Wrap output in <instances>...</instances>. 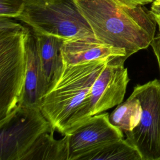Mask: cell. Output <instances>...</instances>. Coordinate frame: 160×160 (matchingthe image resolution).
Returning <instances> with one entry per match:
<instances>
[{
	"mask_svg": "<svg viewBox=\"0 0 160 160\" xmlns=\"http://www.w3.org/2000/svg\"><path fill=\"white\" fill-rule=\"evenodd\" d=\"M95 38L129 58L151 46L157 24L150 10L128 0H77Z\"/></svg>",
	"mask_w": 160,
	"mask_h": 160,
	"instance_id": "6da1fadb",
	"label": "cell"
},
{
	"mask_svg": "<svg viewBox=\"0 0 160 160\" xmlns=\"http://www.w3.org/2000/svg\"><path fill=\"white\" fill-rule=\"evenodd\" d=\"M111 58L64 64L59 81L39 105L55 131L64 136L92 116L88 96L94 81Z\"/></svg>",
	"mask_w": 160,
	"mask_h": 160,
	"instance_id": "7a4b0ae2",
	"label": "cell"
},
{
	"mask_svg": "<svg viewBox=\"0 0 160 160\" xmlns=\"http://www.w3.org/2000/svg\"><path fill=\"white\" fill-rule=\"evenodd\" d=\"M30 29L0 17V121L20 101L26 69V41Z\"/></svg>",
	"mask_w": 160,
	"mask_h": 160,
	"instance_id": "3957f363",
	"label": "cell"
},
{
	"mask_svg": "<svg viewBox=\"0 0 160 160\" xmlns=\"http://www.w3.org/2000/svg\"><path fill=\"white\" fill-rule=\"evenodd\" d=\"M16 19L35 33L64 40L95 37L77 0H26L23 11Z\"/></svg>",
	"mask_w": 160,
	"mask_h": 160,
	"instance_id": "277c9868",
	"label": "cell"
},
{
	"mask_svg": "<svg viewBox=\"0 0 160 160\" xmlns=\"http://www.w3.org/2000/svg\"><path fill=\"white\" fill-rule=\"evenodd\" d=\"M51 127L39 107L18 105L0 121V160H21L39 136Z\"/></svg>",
	"mask_w": 160,
	"mask_h": 160,
	"instance_id": "5b68a950",
	"label": "cell"
},
{
	"mask_svg": "<svg viewBox=\"0 0 160 160\" xmlns=\"http://www.w3.org/2000/svg\"><path fill=\"white\" fill-rule=\"evenodd\" d=\"M131 94L140 101L142 114L139 124L125 132L126 139L142 160H160V80L138 84Z\"/></svg>",
	"mask_w": 160,
	"mask_h": 160,
	"instance_id": "8992f818",
	"label": "cell"
},
{
	"mask_svg": "<svg viewBox=\"0 0 160 160\" xmlns=\"http://www.w3.org/2000/svg\"><path fill=\"white\" fill-rule=\"evenodd\" d=\"M125 57L111 58L94 81L88 96L92 116L121 104L129 81Z\"/></svg>",
	"mask_w": 160,
	"mask_h": 160,
	"instance_id": "52a82bcc",
	"label": "cell"
},
{
	"mask_svg": "<svg viewBox=\"0 0 160 160\" xmlns=\"http://www.w3.org/2000/svg\"><path fill=\"white\" fill-rule=\"evenodd\" d=\"M108 112L94 115L66 134L68 160H79L84 155L123 139V132L109 121Z\"/></svg>",
	"mask_w": 160,
	"mask_h": 160,
	"instance_id": "ba28073f",
	"label": "cell"
},
{
	"mask_svg": "<svg viewBox=\"0 0 160 160\" xmlns=\"http://www.w3.org/2000/svg\"><path fill=\"white\" fill-rule=\"evenodd\" d=\"M26 48V69L23 89L18 105L39 108L47 89L38 54L36 38L32 30L28 35Z\"/></svg>",
	"mask_w": 160,
	"mask_h": 160,
	"instance_id": "9c48e42d",
	"label": "cell"
},
{
	"mask_svg": "<svg viewBox=\"0 0 160 160\" xmlns=\"http://www.w3.org/2000/svg\"><path fill=\"white\" fill-rule=\"evenodd\" d=\"M62 55L66 65L106 59L113 57L128 58L125 50L114 48L98 40L95 37L79 38L64 40Z\"/></svg>",
	"mask_w": 160,
	"mask_h": 160,
	"instance_id": "30bf717a",
	"label": "cell"
},
{
	"mask_svg": "<svg viewBox=\"0 0 160 160\" xmlns=\"http://www.w3.org/2000/svg\"><path fill=\"white\" fill-rule=\"evenodd\" d=\"M34 33L48 92L58 82L64 68L62 55L64 39L54 36Z\"/></svg>",
	"mask_w": 160,
	"mask_h": 160,
	"instance_id": "8fae6325",
	"label": "cell"
},
{
	"mask_svg": "<svg viewBox=\"0 0 160 160\" xmlns=\"http://www.w3.org/2000/svg\"><path fill=\"white\" fill-rule=\"evenodd\" d=\"M54 131L52 126L41 134L21 160H68V137L56 139Z\"/></svg>",
	"mask_w": 160,
	"mask_h": 160,
	"instance_id": "7c38bea8",
	"label": "cell"
},
{
	"mask_svg": "<svg viewBox=\"0 0 160 160\" xmlns=\"http://www.w3.org/2000/svg\"><path fill=\"white\" fill-rule=\"evenodd\" d=\"M79 160H142L138 149L126 139L111 142L81 157Z\"/></svg>",
	"mask_w": 160,
	"mask_h": 160,
	"instance_id": "4fadbf2b",
	"label": "cell"
},
{
	"mask_svg": "<svg viewBox=\"0 0 160 160\" xmlns=\"http://www.w3.org/2000/svg\"><path fill=\"white\" fill-rule=\"evenodd\" d=\"M142 108L138 98L131 94L109 115L110 122L124 133L132 131L139 122Z\"/></svg>",
	"mask_w": 160,
	"mask_h": 160,
	"instance_id": "5bb4252c",
	"label": "cell"
},
{
	"mask_svg": "<svg viewBox=\"0 0 160 160\" xmlns=\"http://www.w3.org/2000/svg\"><path fill=\"white\" fill-rule=\"evenodd\" d=\"M26 0H0V17L16 18L23 11Z\"/></svg>",
	"mask_w": 160,
	"mask_h": 160,
	"instance_id": "9a60e30c",
	"label": "cell"
},
{
	"mask_svg": "<svg viewBox=\"0 0 160 160\" xmlns=\"http://www.w3.org/2000/svg\"><path fill=\"white\" fill-rule=\"evenodd\" d=\"M159 33L157 36L154 37L152 42L151 44V46L156 56L160 72V29H159Z\"/></svg>",
	"mask_w": 160,
	"mask_h": 160,
	"instance_id": "2e32d148",
	"label": "cell"
},
{
	"mask_svg": "<svg viewBox=\"0 0 160 160\" xmlns=\"http://www.w3.org/2000/svg\"><path fill=\"white\" fill-rule=\"evenodd\" d=\"M150 11L157 24L158 29H159L160 28V4L152 3Z\"/></svg>",
	"mask_w": 160,
	"mask_h": 160,
	"instance_id": "e0dca14e",
	"label": "cell"
},
{
	"mask_svg": "<svg viewBox=\"0 0 160 160\" xmlns=\"http://www.w3.org/2000/svg\"><path fill=\"white\" fill-rule=\"evenodd\" d=\"M128 1L136 4L145 5V4L152 3L154 0H128Z\"/></svg>",
	"mask_w": 160,
	"mask_h": 160,
	"instance_id": "ac0fdd59",
	"label": "cell"
},
{
	"mask_svg": "<svg viewBox=\"0 0 160 160\" xmlns=\"http://www.w3.org/2000/svg\"><path fill=\"white\" fill-rule=\"evenodd\" d=\"M152 3L156 4H160V0H154Z\"/></svg>",
	"mask_w": 160,
	"mask_h": 160,
	"instance_id": "d6986e66",
	"label": "cell"
}]
</instances>
